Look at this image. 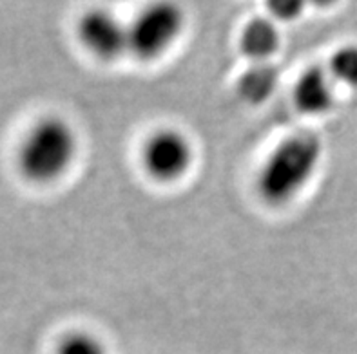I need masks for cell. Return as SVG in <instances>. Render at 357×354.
<instances>
[{"label":"cell","instance_id":"cell-1","mask_svg":"<svg viewBox=\"0 0 357 354\" xmlns=\"http://www.w3.org/2000/svg\"><path fill=\"white\" fill-rule=\"evenodd\" d=\"M321 138L299 130L272 148L258 174V192L271 207H285L307 188L321 165Z\"/></svg>","mask_w":357,"mask_h":354},{"label":"cell","instance_id":"cell-2","mask_svg":"<svg viewBox=\"0 0 357 354\" xmlns=\"http://www.w3.org/2000/svg\"><path fill=\"white\" fill-rule=\"evenodd\" d=\"M80 141L75 127L60 116L42 118L24 136L17 154L18 168L27 181H59L77 161Z\"/></svg>","mask_w":357,"mask_h":354},{"label":"cell","instance_id":"cell-3","mask_svg":"<svg viewBox=\"0 0 357 354\" xmlns=\"http://www.w3.org/2000/svg\"><path fill=\"white\" fill-rule=\"evenodd\" d=\"M185 13L178 4L156 2L144 8L129 26V51L140 60H156L171 51L185 29Z\"/></svg>","mask_w":357,"mask_h":354},{"label":"cell","instance_id":"cell-4","mask_svg":"<svg viewBox=\"0 0 357 354\" xmlns=\"http://www.w3.org/2000/svg\"><path fill=\"white\" fill-rule=\"evenodd\" d=\"M142 163L153 179L174 183L190 170L195 163V147L178 129H160L145 141Z\"/></svg>","mask_w":357,"mask_h":354},{"label":"cell","instance_id":"cell-5","mask_svg":"<svg viewBox=\"0 0 357 354\" xmlns=\"http://www.w3.org/2000/svg\"><path fill=\"white\" fill-rule=\"evenodd\" d=\"M77 33L80 44L102 60H116L129 51V26L109 9L86 11L78 20Z\"/></svg>","mask_w":357,"mask_h":354},{"label":"cell","instance_id":"cell-6","mask_svg":"<svg viewBox=\"0 0 357 354\" xmlns=\"http://www.w3.org/2000/svg\"><path fill=\"white\" fill-rule=\"evenodd\" d=\"M335 87L325 67H308L296 81V107L307 116H325L335 105Z\"/></svg>","mask_w":357,"mask_h":354},{"label":"cell","instance_id":"cell-7","mask_svg":"<svg viewBox=\"0 0 357 354\" xmlns=\"http://www.w3.org/2000/svg\"><path fill=\"white\" fill-rule=\"evenodd\" d=\"M281 47V31L268 17L252 18L241 29L240 51L252 63L271 62Z\"/></svg>","mask_w":357,"mask_h":354},{"label":"cell","instance_id":"cell-8","mask_svg":"<svg viewBox=\"0 0 357 354\" xmlns=\"http://www.w3.org/2000/svg\"><path fill=\"white\" fill-rule=\"evenodd\" d=\"M280 86V72L272 62L252 63L241 72L238 80V95L243 102L252 105L265 104Z\"/></svg>","mask_w":357,"mask_h":354},{"label":"cell","instance_id":"cell-9","mask_svg":"<svg viewBox=\"0 0 357 354\" xmlns=\"http://www.w3.org/2000/svg\"><path fill=\"white\" fill-rule=\"evenodd\" d=\"M335 86H343L347 89L357 90V44L343 45L332 54L328 67Z\"/></svg>","mask_w":357,"mask_h":354},{"label":"cell","instance_id":"cell-10","mask_svg":"<svg viewBox=\"0 0 357 354\" xmlns=\"http://www.w3.org/2000/svg\"><path fill=\"white\" fill-rule=\"evenodd\" d=\"M56 354H109V351L104 341L95 335L75 331L60 340Z\"/></svg>","mask_w":357,"mask_h":354},{"label":"cell","instance_id":"cell-11","mask_svg":"<svg viewBox=\"0 0 357 354\" xmlns=\"http://www.w3.org/2000/svg\"><path fill=\"white\" fill-rule=\"evenodd\" d=\"M303 2H298V0H274V2H268V15L276 22H292L301 15L303 11Z\"/></svg>","mask_w":357,"mask_h":354}]
</instances>
